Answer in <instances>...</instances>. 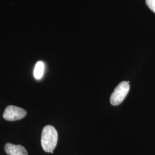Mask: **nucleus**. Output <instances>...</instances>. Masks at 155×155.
<instances>
[{
	"label": "nucleus",
	"mask_w": 155,
	"mask_h": 155,
	"mask_svg": "<svg viewBox=\"0 0 155 155\" xmlns=\"http://www.w3.org/2000/svg\"><path fill=\"white\" fill-rule=\"evenodd\" d=\"M58 140V132L55 128L51 125L45 126L41 133V144L45 152L53 153Z\"/></svg>",
	"instance_id": "obj_1"
},
{
	"label": "nucleus",
	"mask_w": 155,
	"mask_h": 155,
	"mask_svg": "<svg viewBox=\"0 0 155 155\" xmlns=\"http://www.w3.org/2000/svg\"><path fill=\"white\" fill-rule=\"evenodd\" d=\"M27 115V112L21 107L10 105L6 107L3 114L4 118L9 121H15L20 120Z\"/></svg>",
	"instance_id": "obj_3"
},
{
	"label": "nucleus",
	"mask_w": 155,
	"mask_h": 155,
	"mask_svg": "<svg viewBox=\"0 0 155 155\" xmlns=\"http://www.w3.org/2000/svg\"><path fill=\"white\" fill-rule=\"evenodd\" d=\"M45 71V64L43 62L39 61L36 64V66L34 69L33 75L36 79H41L44 74Z\"/></svg>",
	"instance_id": "obj_5"
},
{
	"label": "nucleus",
	"mask_w": 155,
	"mask_h": 155,
	"mask_svg": "<svg viewBox=\"0 0 155 155\" xmlns=\"http://www.w3.org/2000/svg\"><path fill=\"white\" fill-rule=\"evenodd\" d=\"M129 83V81H123L119 83L115 88L111 95L110 99L112 105H118L123 102L130 90V85Z\"/></svg>",
	"instance_id": "obj_2"
},
{
	"label": "nucleus",
	"mask_w": 155,
	"mask_h": 155,
	"mask_svg": "<svg viewBox=\"0 0 155 155\" xmlns=\"http://www.w3.org/2000/svg\"><path fill=\"white\" fill-rule=\"evenodd\" d=\"M145 2L150 9L155 13V0H146Z\"/></svg>",
	"instance_id": "obj_6"
},
{
	"label": "nucleus",
	"mask_w": 155,
	"mask_h": 155,
	"mask_svg": "<svg viewBox=\"0 0 155 155\" xmlns=\"http://www.w3.org/2000/svg\"><path fill=\"white\" fill-rule=\"evenodd\" d=\"M5 150L8 155H28L27 150L21 145L7 143L5 146Z\"/></svg>",
	"instance_id": "obj_4"
}]
</instances>
